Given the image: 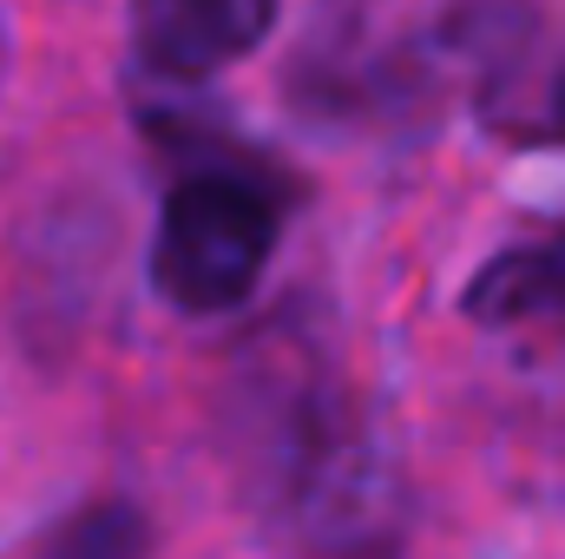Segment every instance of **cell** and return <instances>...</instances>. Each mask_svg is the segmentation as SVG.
<instances>
[{"label":"cell","instance_id":"obj_1","mask_svg":"<svg viewBox=\"0 0 565 559\" xmlns=\"http://www.w3.org/2000/svg\"><path fill=\"white\" fill-rule=\"evenodd\" d=\"M277 244V198L244 178V171H191L164 211H158V244H151V277L158 289L204 316L244 303Z\"/></svg>","mask_w":565,"mask_h":559},{"label":"cell","instance_id":"obj_5","mask_svg":"<svg viewBox=\"0 0 565 559\" xmlns=\"http://www.w3.org/2000/svg\"><path fill=\"white\" fill-rule=\"evenodd\" d=\"M546 133L565 145V73H559V86H553V99H546Z\"/></svg>","mask_w":565,"mask_h":559},{"label":"cell","instance_id":"obj_2","mask_svg":"<svg viewBox=\"0 0 565 559\" xmlns=\"http://www.w3.org/2000/svg\"><path fill=\"white\" fill-rule=\"evenodd\" d=\"M277 27V0H132V40L158 80H204Z\"/></svg>","mask_w":565,"mask_h":559},{"label":"cell","instance_id":"obj_4","mask_svg":"<svg viewBox=\"0 0 565 559\" xmlns=\"http://www.w3.org/2000/svg\"><path fill=\"white\" fill-rule=\"evenodd\" d=\"M145 553H151V527H145L139 507L132 500H93L66 527H53L33 559H145Z\"/></svg>","mask_w":565,"mask_h":559},{"label":"cell","instance_id":"obj_3","mask_svg":"<svg viewBox=\"0 0 565 559\" xmlns=\"http://www.w3.org/2000/svg\"><path fill=\"white\" fill-rule=\"evenodd\" d=\"M467 309L487 323H565V231L553 244L493 257L467 289Z\"/></svg>","mask_w":565,"mask_h":559}]
</instances>
